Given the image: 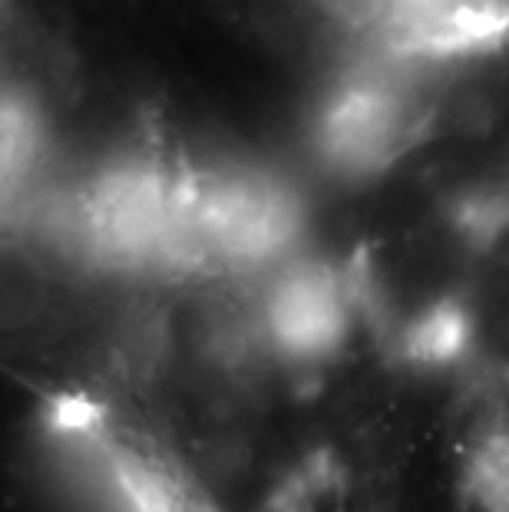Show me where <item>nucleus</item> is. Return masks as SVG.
Masks as SVG:
<instances>
[{"instance_id": "nucleus-2", "label": "nucleus", "mask_w": 509, "mask_h": 512, "mask_svg": "<svg viewBox=\"0 0 509 512\" xmlns=\"http://www.w3.org/2000/svg\"><path fill=\"white\" fill-rule=\"evenodd\" d=\"M387 123H391V103L384 100L381 93L367 90V86H357L348 90L334 106L331 116V133L338 136L341 149H367L374 146L377 139L387 136Z\"/></svg>"}, {"instance_id": "nucleus-1", "label": "nucleus", "mask_w": 509, "mask_h": 512, "mask_svg": "<svg viewBox=\"0 0 509 512\" xmlns=\"http://www.w3.org/2000/svg\"><path fill=\"white\" fill-rule=\"evenodd\" d=\"M400 50L457 53L509 30V0H371Z\"/></svg>"}]
</instances>
